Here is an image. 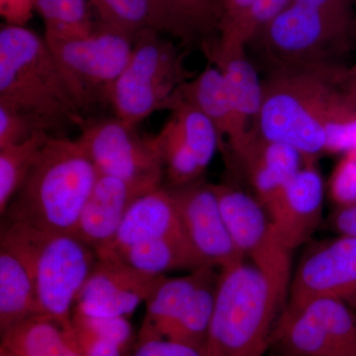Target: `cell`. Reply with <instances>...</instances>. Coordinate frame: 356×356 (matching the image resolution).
<instances>
[{
	"mask_svg": "<svg viewBox=\"0 0 356 356\" xmlns=\"http://www.w3.org/2000/svg\"><path fill=\"white\" fill-rule=\"evenodd\" d=\"M330 191L337 206L356 204V154H344L330 180Z\"/></svg>",
	"mask_w": 356,
	"mask_h": 356,
	"instance_id": "1f68e13d",
	"label": "cell"
},
{
	"mask_svg": "<svg viewBox=\"0 0 356 356\" xmlns=\"http://www.w3.org/2000/svg\"><path fill=\"white\" fill-rule=\"evenodd\" d=\"M159 31L206 58L219 41L222 0H154Z\"/></svg>",
	"mask_w": 356,
	"mask_h": 356,
	"instance_id": "ac0fdd59",
	"label": "cell"
},
{
	"mask_svg": "<svg viewBox=\"0 0 356 356\" xmlns=\"http://www.w3.org/2000/svg\"><path fill=\"white\" fill-rule=\"evenodd\" d=\"M350 70H353V72H356V64L353 65V67H350Z\"/></svg>",
	"mask_w": 356,
	"mask_h": 356,
	"instance_id": "60d3db41",
	"label": "cell"
},
{
	"mask_svg": "<svg viewBox=\"0 0 356 356\" xmlns=\"http://www.w3.org/2000/svg\"><path fill=\"white\" fill-rule=\"evenodd\" d=\"M89 0H36L44 24V40L55 41L84 36L95 29Z\"/></svg>",
	"mask_w": 356,
	"mask_h": 356,
	"instance_id": "83f0119b",
	"label": "cell"
},
{
	"mask_svg": "<svg viewBox=\"0 0 356 356\" xmlns=\"http://www.w3.org/2000/svg\"><path fill=\"white\" fill-rule=\"evenodd\" d=\"M292 2L334 15L356 18L355 0H293Z\"/></svg>",
	"mask_w": 356,
	"mask_h": 356,
	"instance_id": "d590c367",
	"label": "cell"
},
{
	"mask_svg": "<svg viewBox=\"0 0 356 356\" xmlns=\"http://www.w3.org/2000/svg\"><path fill=\"white\" fill-rule=\"evenodd\" d=\"M37 315L31 271L13 248L0 242V332Z\"/></svg>",
	"mask_w": 356,
	"mask_h": 356,
	"instance_id": "603a6c76",
	"label": "cell"
},
{
	"mask_svg": "<svg viewBox=\"0 0 356 356\" xmlns=\"http://www.w3.org/2000/svg\"><path fill=\"white\" fill-rule=\"evenodd\" d=\"M154 189L99 175L79 217L76 235L96 252H102L111 243L129 208Z\"/></svg>",
	"mask_w": 356,
	"mask_h": 356,
	"instance_id": "2e32d148",
	"label": "cell"
},
{
	"mask_svg": "<svg viewBox=\"0 0 356 356\" xmlns=\"http://www.w3.org/2000/svg\"><path fill=\"white\" fill-rule=\"evenodd\" d=\"M156 30H145L134 43L132 55L109 96L115 116L138 125L180 102L179 91L196 76L185 67L184 53Z\"/></svg>",
	"mask_w": 356,
	"mask_h": 356,
	"instance_id": "8992f818",
	"label": "cell"
},
{
	"mask_svg": "<svg viewBox=\"0 0 356 356\" xmlns=\"http://www.w3.org/2000/svg\"><path fill=\"white\" fill-rule=\"evenodd\" d=\"M214 185L233 242L266 276L284 308L292 280L291 250L257 198L233 184Z\"/></svg>",
	"mask_w": 356,
	"mask_h": 356,
	"instance_id": "9c48e42d",
	"label": "cell"
},
{
	"mask_svg": "<svg viewBox=\"0 0 356 356\" xmlns=\"http://www.w3.org/2000/svg\"><path fill=\"white\" fill-rule=\"evenodd\" d=\"M245 48L243 46L216 48L207 58L209 64L216 65L221 70L236 113L254 132L264 86Z\"/></svg>",
	"mask_w": 356,
	"mask_h": 356,
	"instance_id": "7402d4cb",
	"label": "cell"
},
{
	"mask_svg": "<svg viewBox=\"0 0 356 356\" xmlns=\"http://www.w3.org/2000/svg\"><path fill=\"white\" fill-rule=\"evenodd\" d=\"M332 86L330 69L273 70L254 132L264 140L294 147L306 159L325 153V113Z\"/></svg>",
	"mask_w": 356,
	"mask_h": 356,
	"instance_id": "5b68a950",
	"label": "cell"
},
{
	"mask_svg": "<svg viewBox=\"0 0 356 356\" xmlns=\"http://www.w3.org/2000/svg\"><path fill=\"white\" fill-rule=\"evenodd\" d=\"M98 177L99 173L77 138L51 135L2 215L4 222L76 233Z\"/></svg>",
	"mask_w": 356,
	"mask_h": 356,
	"instance_id": "6da1fadb",
	"label": "cell"
},
{
	"mask_svg": "<svg viewBox=\"0 0 356 356\" xmlns=\"http://www.w3.org/2000/svg\"><path fill=\"white\" fill-rule=\"evenodd\" d=\"M172 236L184 235L172 194L163 185L132 204L111 243L97 254H115L139 243Z\"/></svg>",
	"mask_w": 356,
	"mask_h": 356,
	"instance_id": "d6986e66",
	"label": "cell"
},
{
	"mask_svg": "<svg viewBox=\"0 0 356 356\" xmlns=\"http://www.w3.org/2000/svg\"><path fill=\"white\" fill-rule=\"evenodd\" d=\"M168 189L175 201L185 238L203 266L221 270L245 261L222 217L214 184L202 178L185 186Z\"/></svg>",
	"mask_w": 356,
	"mask_h": 356,
	"instance_id": "8fae6325",
	"label": "cell"
},
{
	"mask_svg": "<svg viewBox=\"0 0 356 356\" xmlns=\"http://www.w3.org/2000/svg\"><path fill=\"white\" fill-rule=\"evenodd\" d=\"M135 40L98 25L84 36L46 41L83 113L109 102L112 88L132 55Z\"/></svg>",
	"mask_w": 356,
	"mask_h": 356,
	"instance_id": "ba28073f",
	"label": "cell"
},
{
	"mask_svg": "<svg viewBox=\"0 0 356 356\" xmlns=\"http://www.w3.org/2000/svg\"><path fill=\"white\" fill-rule=\"evenodd\" d=\"M304 161L303 156L294 147L257 136L238 165L247 175L254 197L270 217L290 180L303 166Z\"/></svg>",
	"mask_w": 356,
	"mask_h": 356,
	"instance_id": "e0dca14e",
	"label": "cell"
},
{
	"mask_svg": "<svg viewBox=\"0 0 356 356\" xmlns=\"http://www.w3.org/2000/svg\"><path fill=\"white\" fill-rule=\"evenodd\" d=\"M165 276L146 275L113 257H98L74 310L91 317L128 318L146 303Z\"/></svg>",
	"mask_w": 356,
	"mask_h": 356,
	"instance_id": "4fadbf2b",
	"label": "cell"
},
{
	"mask_svg": "<svg viewBox=\"0 0 356 356\" xmlns=\"http://www.w3.org/2000/svg\"><path fill=\"white\" fill-rule=\"evenodd\" d=\"M325 186L317 159H306L270 218L291 252L310 240L322 220Z\"/></svg>",
	"mask_w": 356,
	"mask_h": 356,
	"instance_id": "5bb4252c",
	"label": "cell"
},
{
	"mask_svg": "<svg viewBox=\"0 0 356 356\" xmlns=\"http://www.w3.org/2000/svg\"><path fill=\"white\" fill-rule=\"evenodd\" d=\"M51 134L39 132L18 144L0 147V213L6 212L24 184Z\"/></svg>",
	"mask_w": 356,
	"mask_h": 356,
	"instance_id": "484cf974",
	"label": "cell"
},
{
	"mask_svg": "<svg viewBox=\"0 0 356 356\" xmlns=\"http://www.w3.org/2000/svg\"><path fill=\"white\" fill-rule=\"evenodd\" d=\"M0 242L13 248L31 271L37 315L72 322L77 296L98 261L76 233L50 232L3 222Z\"/></svg>",
	"mask_w": 356,
	"mask_h": 356,
	"instance_id": "3957f363",
	"label": "cell"
},
{
	"mask_svg": "<svg viewBox=\"0 0 356 356\" xmlns=\"http://www.w3.org/2000/svg\"><path fill=\"white\" fill-rule=\"evenodd\" d=\"M39 132L44 131L31 117L0 105V147L24 142Z\"/></svg>",
	"mask_w": 356,
	"mask_h": 356,
	"instance_id": "4dcf8cb0",
	"label": "cell"
},
{
	"mask_svg": "<svg viewBox=\"0 0 356 356\" xmlns=\"http://www.w3.org/2000/svg\"><path fill=\"white\" fill-rule=\"evenodd\" d=\"M292 1L293 0H255L235 20L222 26L216 47H247Z\"/></svg>",
	"mask_w": 356,
	"mask_h": 356,
	"instance_id": "f1b7e54d",
	"label": "cell"
},
{
	"mask_svg": "<svg viewBox=\"0 0 356 356\" xmlns=\"http://www.w3.org/2000/svg\"><path fill=\"white\" fill-rule=\"evenodd\" d=\"M72 323L118 343L126 350L132 348L134 332L128 318L91 317L74 310Z\"/></svg>",
	"mask_w": 356,
	"mask_h": 356,
	"instance_id": "f546056e",
	"label": "cell"
},
{
	"mask_svg": "<svg viewBox=\"0 0 356 356\" xmlns=\"http://www.w3.org/2000/svg\"><path fill=\"white\" fill-rule=\"evenodd\" d=\"M323 298L356 308V238L341 236L311 248L293 275L284 308Z\"/></svg>",
	"mask_w": 356,
	"mask_h": 356,
	"instance_id": "7c38bea8",
	"label": "cell"
},
{
	"mask_svg": "<svg viewBox=\"0 0 356 356\" xmlns=\"http://www.w3.org/2000/svg\"><path fill=\"white\" fill-rule=\"evenodd\" d=\"M355 3H356V0H355Z\"/></svg>",
	"mask_w": 356,
	"mask_h": 356,
	"instance_id": "b9f144b4",
	"label": "cell"
},
{
	"mask_svg": "<svg viewBox=\"0 0 356 356\" xmlns=\"http://www.w3.org/2000/svg\"><path fill=\"white\" fill-rule=\"evenodd\" d=\"M337 81L348 99L356 106V72L341 65L337 72Z\"/></svg>",
	"mask_w": 356,
	"mask_h": 356,
	"instance_id": "f35d334b",
	"label": "cell"
},
{
	"mask_svg": "<svg viewBox=\"0 0 356 356\" xmlns=\"http://www.w3.org/2000/svg\"><path fill=\"white\" fill-rule=\"evenodd\" d=\"M283 310L270 282L245 261L220 270L206 356H264Z\"/></svg>",
	"mask_w": 356,
	"mask_h": 356,
	"instance_id": "277c9868",
	"label": "cell"
},
{
	"mask_svg": "<svg viewBox=\"0 0 356 356\" xmlns=\"http://www.w3.org/2000/svg\"><path fill=\"white\" fill-rule=\"evenodd\" d=\"M36 9V0H0V13L6 24L24 26Z\"/></svg>",
	"mask_w": 356,
	"mask_h": 356,
	"instance_id": "e575fe53",
	"label": "cell"
},
{
	"mask_svg": "<svg viewBox=\"0 0 356 356\" xmlns=\"http://www.w3.org/2000/svg\"><path fill=\"white\" fill-rule=\"evenodd\" d=\"M356 18L343 17L292 2L252 42L261 47L273 70L336 67V58L350 49Z\"/></svg>",
	"mask_w": 356,
	"mask_h": 356,
	"instance_id": "52a82bcc",
	"label": "cell"
},
{
	"mask_svg": "<svg viewBox=\"0 0 356 356\" xmlns=\"http://www.w3.org/2000/svg\"><path fill=\"white\" fill-rule=\"evenodd\" d=\"M0 105L28 115L51 135L86 120L46 40L24 26L0 30Z\"/></svg>",
	"mask_w": 356,
	"mask_h": 356,
	"instance_id": "7a4b0ae2",
	"label": "cell"
},
{
	"mask_svg": "<svg viewBox=\"0 0 356 356\" xmlns=\"http://www.w3.org/2000/svg\"><path fill=\"white\" fill-rule=\"evenodd\" d=\"M113 257L134 270L149 276H163L177 269L195 270L203 266L185 236L159 238L115 252L97 254Z\"/></svg>",
	"mask_w": 356,
	"mask_h": 356,
	"instance_id": "cb8c5ba5",
	"label": "cell"
},
{
	"mask_svg": "<svg viewBox=\"0 0 356 356\" xmlns=\"http://www.w3.org/2000/svg\"><path fill=\"white\" fill-rule=\"evenodd\" d=\"M72 327L84 356H126L130 351L83 327L72 324Z\"/></svg>",
	"mask_w": 356,
	"mask_h": 356,
	"instance_id": "836d02e7",
	"label": "cell"
},
{
	"mask_svg": "<svg viewBox=\"0 0 356 356\" xmlns=\"http://www.w3.org/2000/svg\"><path fill=\"white\" fill-rule=\"evenodd\" d=\"M77 137L100 175L159 188L165 181L156 135H143L137 125L119 118L86 120Z\"/></svg>",
	"mask_w": 356,
	"mask_h": 356,
	"instance_id": "30bf717a",
	"label": "cell"
},
{
	"mask_svg": "<svg viewBox=\"0 0 356 356\" xmlns=\"http://www.w3.org/2000/svg\"><path fill=\"white\" fill-rule=\"evenodd\" d=\"M255 0H222V18L221 27L235 20ZM220 30H221V28H220Z\"/></svg>",
	"mask_w": 356,
	"mask_h": 356,
	"instance_id": "74e56055",
	"label": "cell"
},
{
	"mask_svg": "<svg viewBox=\"0 0 356 356\" xmlns=\"http://www.w3.org/2000/svg\"><path fill=\"white\" fill-rule=\"evenodd\" d=\"M179 95L180 100L191 103L210 119L219 133L221 147L222 139L226 138L227 146L238 163L257 135L236 113L221 70L208 64L200 74L182 86Z\"/></svg>",
	"mask_w": 356,
	"mask_h": 356,
	"instance_id": "9a60e30c",
	"label": "cell"
},
{
	"mask_svg": "<svg viewBox=\"0 0 356 356\" xmlns=\"http://www.w3.org/2000/svg\"><path fill=\"white\" fill-rule=\"evenodd\" d=\"M126 356H206L202 351L170 339L136 341Z\"/></svg>",
	"mask_w": 356,
	"mask_h": 356,
	"instance_id": "d6a6232c",
	"label": "cell"
},
{
	"mask_svg": "<svg viewBox=\"0 0 356 356\" xmlns=\"http://www.w3.org/2000/svg\"><path fill=\"white\" fill-rule=\"evenodd\" d=\"M89 3L103 27L135 39L145 30L161 32L154 0H89Z\"/></svg>",
	"mask_w": 356,
	"mask_h": 356,
	"instance_id": "4316f807",
	"label": "cell"
},
{
	"mask_svg": "<svg viewBox=\"0 0 356 356\" xmlns=\"http://www.w3.org/2000/svg\"><path fill=\"white\" fill-rule=\"evenodd\" d=\"M0 346L13 356H84L72 322L39 314L2 332Z\"/></svg>",
	"mask_w": 356,
	"mask_h": 356,
	"instance_id": "ffe728a7",
	"label": "cell"
},
{
	"mask_svg": "<svg viewBox=\"0 0 356 356\" xmlns=\"http://www.w3.org/2000/svg\"><path fill=\"white\" fill-rule=\"evenodd\" d=\"M219 274L213 276L196 290L184 311L166 332L163 339L186 344L205 353L216 303Z\"/></svg>",
	"mask_w": 356,
	"mask_h": 356,
	"instance_id": "d4e9b609",
	"label": "cell"
},
{
	"mask_svg": "<svg viewBox=\"0 0 356 356\" xmlns=\"http://www.w3.org/2000/svg\"><path fill=\"white\" fill-rule=\"evenodd\" d=\"M216 268L202 266L181 277H163L146 301V315L136 341L163 339L194 293L216 275Z\"/></svg>",
	"mask_w": 356,
	"mask_h": 356,
	"instance_id": "44dd1931",
	"label": "cell"
},
{
	"mask_svg": "<svg viewBox=\"0 0 356 356\" xmlns=\"http://www.w3.org/2000/svg\"><path fill=\"white\" fill-rule=\"evenodd\" d=\"M0 356H13V355H11L10 353H9L8 351H7L6 350V348H1V346H0Z\"/></svg>",
	"mask_w": 356,
	"mask_h": 356,
	"instance_id": "ab89813d",
	"label": "cell"
},
{
	"mask_svg": "<svg viewBox=\"0 0 356 356\" xmlns=\"http://www.w3.org/2000/svg\"><path fill=\"white\" fill-rule=\"evenodd\" d=\"M330 221L341 236L356 238V204L337 206Z\"/></svg>",
	"mask_w": 356,
	"mask_h": 356,
	"instance_id": "8d00e7d4",
	"label": "cell"
}]
</instances>
